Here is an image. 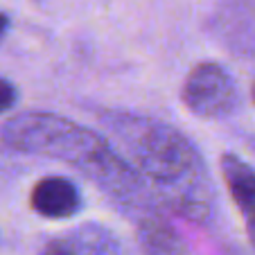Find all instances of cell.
<instances>
[{
    "instance_id": "6da1fadb",
    "label": "cell",
    "mask_w": 255,
    "mask_h": 255,
    "mask_svg": "<svg viewBox=\"0 0 255 255\" xmlns=\"http://www.w3.org/2000/svg\"><path fill=\"white\" fill-rule=\"evenodd\" d=\"M14 151L68 163L138 219L156 212L149 190L135 167L104 135L54 113H20L0 129Z\"/></svg>"
},
{
    "instance_id": "7a4b0ae2",
    "label": "cell",
    "mask_w": 255,
    "mask_h": 255,
    "mask_svg": "<svg viewBox=\"0 0 255 255\" xmlns=\"http://www.w3.org/2000/svg\"><path fill=\"white\" fill-rule=\"evenodd\" d=\"M104 122L127 149V160L142 181H149L156 199L194 224L210 219V172L188 135L167 122L133 113H106Z\"/></svg>"
},
{
    "instance_id": "3957f363",
    "label": "cell",
    "mask_w": 255,
    "mask_h": 255,
    "mask_svg": "<svg viewBox=\"0 0 255 255\" xmlns=\"http://www.w3.org/2000/svg\"><path fill=\"white\" fill-rule=\"evenodd\" d=\"M185 109L203 120H219L240 104L237 84L231 72L215 61H201L188 72L181 91Z\"/></svg>"
},
{
    "instance_id": "277c9868",
    "label": "cell",
    "mask_w": 255,
    "mask_h": 255,
    "mask_svg": "<svg viewBox=\"0 0 255 255\" xmlns=\"http://www.w3.org/2000/svg\"><path fill=\"white\" fill-rule=\"evenodd\" d=\"M39 255H122V251L109 228L100 224H82L48 240Z\"/></svg>"
},
{
    "instance_id": "5b68a950",
    "label": "cell",
    "mask_w": 255,
    "mask_h": 255,
    "mask_svg": "<svg viewBox=\"0 0 255 255\" xmlns=\"http://www.w3.org/2000/svg\"><path fill=\"white\" fill-rule=\"evenodd\" d=\"M29 203L36 215L45 219H68L82 210L79 188L66 176H43L36 181L29 194Z\"/></svg>"
},
{
    "instance_id": "8992f818",
    "label": "cell",
    "mask_w": 255,
    "mask_h": 255,
    "mask_svg": "<svg viewBox=\"0 0 255 255\" xmlns=\"http://www.w3.org/2000/svg\"><path fill=\"white\" fill-rule=\"evenodd\" d=\"M222 176L246 224L251 244L255 246V172L235 154L222 156Z\"/></svg>"
},
{
    "instance_id": "52a82bcc",
    "label": "cell",
    "mask_w": 255,
    "mask_h": 255,
    "mask_svg": "<svg viewBox=\"0 0 255 255\" xmlns=\"http://www.w3.org/2000/svg\"><path fill=\"white\" fill-rule=\"evenodd\" d=\"M138 242L144 255H188L183 240L158 212L138 219Z\"/></svg>"
},
{
    "instance_id": "ba28073f",
    "label": "cell",
    "mask_w": 255,
    "mask_h": 255,
    "mask_svg": "<svg viewBox=\"0 0 255 255\" xmlns=\"http://www.w3.org/2000/svg\"><path fill=\"white\" fill-rule=\"evenodd\" d=\"M18 102V91L11 82H7L5 77H0V113L14 109Z\"/></svg>"
},
{
    "instance_id": "9c48e42d",
    "label": "cell",
    "mask_w": 255,
    "mask_h": 255,
    "mask_svg": "<svg viewBox=\"0 0 255 255\" xmlns=\"http://www.w3.org/2000/svg\"><path fill=\"white\" fill-rule=\"evenodd\" d=\"M7 29H9V16H7L5 11H0V41L5 39Z\"/></svg>"
},
{
    "instance_id": "30bf717a",
    "label": "cell",
    "mask_w": 255,
    "mask_h": 255,
    "mask_svg": "<svg viewBox=\"0 0 255 255\" xmlns=\"http://www.w3.org/2000/svg\"><path fill=\"white\" fill-rule=\"evenodd\" d=\"M251 93H253V102H255V82H253V88H251Z\"/></svg>"
}]
</instances>
